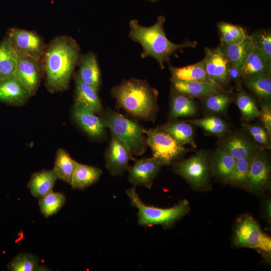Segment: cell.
<instances>
[{
  "label": "cell",
  "instance_id": "obj_1",
  "mask_svg": "<svg viewBox=\"0 0 271 271\" xmlns=\"http://www.w3.org/2000/svg\"><path fill=\"white\" fill-rule=\"evenodd\" d=\"M81 57L79 44L70 36H57L47 44L42 62L44 84L49 92L68 89Z\"/></svg>",
  "mask_w": 271,
  "mask_h": 271
},
{
  "label": "cell",
  "instance_id": "obj_2",
  "mask_svg": "<svg viewBox=\"0 0 271 271\" xmlns=\"http://www.w3.org/2000/svg\"><path fill=\"white\" fill-rule=\"evenodd\" d=\"M166 18L163 16L158 17L154 25L146 27L140 25L137 20L129 22V38L141 44L143 48L141 57L154 58L160 67L165 68L164 63L169 62L170 57L176 52L186 48H196L197 41L188 40L182 44H175L166 37L164 24Z\"/></svg>",
  "mask_w": 271,
  "mask_h": 271
},
{
  "label": "cell",
  "instance_id": "obj_3",
  "mask_svg": "<svg viewBox=\"0 0 271 271\" xmlns=\"http://www.w3.org/2000/svg\"><path fill=\"white\" fill-rule=\"evenodd\" d=\"M111 93L117 105L128 114L144 120H155L159 110L158 91L146 80H124L114 86Z\"/></svg>",
  "mask_w": 271,
  "mask_h": 271
},
{
  "label": "cell",
  "instance_id": "obj_4",
  "mask_svg": "<svg viewBox=\"0 0 271 271\" xmlns=\"http://www.w3.org/2000/svg\"><path fill=\"white\" fill-rule=\"evenodd\" d=\"M125 192L131 205L138 210V223L141 226L159 225L168 229L190 211V203L186 199L172 207L162 208L145 204L138 194L135 186L127 189Z\"/></svg>",
  "mask_w": 271,
  "mask_h": 271
},
{
  "label": "cell",
  "instance_id": "obj_5",
  "mask_svg": "<svg viewBox=\"0 0 271 271\" xmlns=\"http://www.w3.org/2000/svg\"><path fill=\"white\" fill-rule=\"evenodd\" d=\"M211 152L198 150L190 157L174 163L173 171L183 178L192 189L198 191L212 189L210 155Z\"/></svg>",
  "mask_w": 271,
  "mask_h": 271
},
{
  "label": "cell",
  "instance_id": "obj_6",
  "mask_svg": "<svg viewBox=\"0 0 271 271\" xmlns=\"http://www.w3.org/2000/svg\"><path fill=\"white\" fill-rule=\"evenodd\" d=\"M102 114L106 127L126 145L132 156H140L146 152L148 146L146 137L140 125L112 110Z\"/></svg>",
  "mask_w": 271,
  "mask_h": 271
},
{
  "label": "cell",
  "instance_id": "obj_7",
  "mask_svg": "<svg viewBox=\"0 0 271 271\" xmlns=\"http://www.w3.org/2000/svg\"><path fill=\"white\" fill-rule=\"evenodd\" d=\"M144 132L147 135V146L152 152L153 157L163 166L172 165L189 151L158 127L144 129Z\"/></svg>",
  "mask_w": 271,
  "mask_h": 271
},
{
  "label": "cell",
  "instance_id": "obj_8",
  "mask_svg": "<svg viewBox=\"0 0 271 271\" xmlns=\"http://www.w3.org/2000/svg\"><path fill=\"white\" fill-rule=\"evenodd\" d=\"M234 242L238 247L256 249L265 254H270V238L262 231L254 219L249 215H243L237 220Z\"/></svg>",
  "mask_w": 271,
  "mask_h": 271
},
{
  "label": "cell",
  "instance_id": "obj_9",
  "mask_svg": "<svg viewBox=\"0 0 271 271\" xmlns=\"http://www.w3.org/2000/svg\"><path fill=\"white\" fill-rule=\"evenodd\" d=\"M236 160L254 157L263 149L243 129L231 131L218 138L217 147Z\"/></svg>",
  "mask_w": 271,
  "mask_h": 271
},
{
  "label": "cell",
  "instance_id": "obj_10",
  "mask_svg": "<svg viewBox=\"0 0 271 271\" xmlns=\"http://www.w3.org/2000/svg\"><path fill=\"white\" fill-rule=\"evenodd\" d=\"M18 56L26 55L42 59L47 44L36 32L17 27L9 28L6 34Z\"/></svg>",
  "mask_w": 271,
  "mask_h": 271
},
{
  "label": "cell",
  "instance_id": "obj_11",
  "mask_svg": "<svg viewBox=\"0 0 271 271\" xmlns=\"http://www.w3.org/2000/svg\"><path fill=\"white\" fill-rule=\"evenodd\" d=\"M204 50L205 68L212 82L225 90H232L228 74L230 64L221 45Z\"/></svg>",
  "mask_w": 271,
  "mask_h": 271
},
{
  "label": "cell",
  "instance_id": "obj_12",
  "mask_svg": "<svg viewBox=\"0 0 271 271\" xmlns=\"http://www.w3.org/2000/svg\"><path fill=\"white\" fill-rule=\"evenodd\" d=\"M271 164L266 150L263 149L252 159L245 189L253 193H260L269 185Z\"/></svg>",
  "mask_w": 271,
  "mask_h": 271
},
{
  "label": "cell",
  "instance_id": "obj_13",
  "mask_svg": "<svg viewBox=\"0 0 271 271\" xmlns=\"http://www.w3.org/2000/svg\"><path fill=\"white\" fill-rule=\"evenodd\" d=\"M132 154L118 137L111 133V140L105 155L106 169L112 176H121L127 171Z\"/></svg>",
  "mask_w": 271,
  "mask_h": 271
},
{
  "label": "cell",
  "instance_id": "obj_14",
  "mask_svg": "<svg viewBox=\"0 0 271 271\" xmlns=\"http://www.w3.org/2000/svg\"><path fill=\"white\" fill-rule=\"evenodd\" d=\"M96 114L85 104L75 102L72 116L75 122L89 137L100 140L106 136V126L102 117Z\"/></svg>",
  "mask_w": 271,
  "mask_h": 271
},
{
  "label": "cell",
  "instance_id": "obj_15",
  "mask_svg": "<svg viewBox=\"0 0 271 271\" xmlns=\"http://www.w3.org/2000/svg\"><path fill=\"white\" fill-rule=\"evenodd\" d=\"M15 74L28 89L31 95H35L43 78L42 59L26 55L18 56Z\"/></svg>",
  "mask_w": 271,
  "mask_h": 271
},
{
  "label": "cell",
  "instance_id": "obj_16",
  "mask_svg": "<svg viewBox=\"0 0 271 271\" xmlns=\"http://www.w3.org/2000/svg\"><path fill=\"white\" fill-rule=\"evenodd\" d=\"M163 166L153 157L139 159L127 169L128 181L133 186L151 189Z\"/></svg>",
  "mask_w": 271,
  "mask_h": 271
},
{
  "label": "cell",
  "instance_id": "obj_17",
  "mask_svg": "<svg viewBox=\"0 0 271 271\" xmlns=\"http://www.w3.org/2000/svg\"><path fill=\"white\" fill-rule=\"evenodd\" d=\"M31 96L15 74L0 79V101L14 106H22L27 102Z\"/></svg>",
  "mask_w": 271,
  "mask_h": 271
},
{
  "label": "cell",
  "instance_id": "obj_18",
  "mask_svg": "<svg viewBox=\"0 0 271 271\" xmlns=\"http://www.w3.org/2000/svg\"><path fill=\"white\" fill-rule=\"evenodd\" d=\"M236 160L217 148L210 155L211 177L223 183L229 184Z\"/></svg>",
  "mask_w": 271,
  "mask_h": 271
},
{
  "label": "cell",
  "instance_id": "obj_19",
  "mask_svg": "<svg viewBox=\"0 0 271 271\" xmlns=\"http://www.w3.org/2000/svg\"><path fill=\"white\" fill-rule=\"evenodd\" d=\"M171 81L172 89L193 99L200 98L225 90L211 83L195 81Z\"/></svg>",
  "mask_w": 271,
  "mask_h": 271
},
{
  "label": "cell",
  "instance_id": "obj_20",
  "mask_svg": "<svg viewBox=\"0 0 271 271\" xmlns=\"http://www.w3.org/2000/svg\"><path fill=\"white\" fill-rule=\"evenodd\" d=\"M235 96L232 90H224L199 99L207 115L227 116L228 107Z\"/></svg>",
  "mask_w": 271,
  "mask_h": 271
},
{
  "label": "cell",
  "instance_id": "obj_21",
  "mask_svg": "<svg viewBox=\"0 0 271 271\" xmlns=\"http://www.w3.org/2000/svg\"><path fill=\"white\" fill-rule=\"evenodd\" d=\"M240 73L242 79L255 74H271V62L251 44L240 67Z\"/></svg>",
  "mask_w": 271,
  "mask_h": 271
},
{
  "label": "cell",
  "instance_id": "obj_22",
  "mask_svg": "<svg viewBox=\"0 0 271 271\" xmlns=\"http://www.w3.org/2000/svg\"><path fill=\"white\" fill-rule=\"evenodd\" d=\"M198 106L193 98L181 94L171 88L170 94L169 119L175 120L179 117L195 115Z\"/></svg>",
  "mask_w": 271,
  "mask_h": 271
},
{
  "label": "cell",
  "instance_id": "obj_23",
  "mask_svg": "<svg viewBox=\"0 0 271 271\" xmlns=\"http://www.w3.org/2000/svg\"><path fill=\"white\" fill-rule=\"evenodd\" d=\"M77 73L84 82L98 92L101 85V73L96 55L89 52L82 55Z\"/></svg>",
  "mask_w": 271,
  "mask_h": 271
},
{
  "label": "cell",
  "instance_id": "obj_24",
  "mask_svg": "<svg viewBox=\"0 0 271 271\" xmlns=\"http://www.w3.org/2000/svg\"><path fill=\"white\" fill-rule=\"evenodd\" d=\"M168 133L180 145L184 146L188 145L196 149L195 142V130L193 124L186 120H170L168 123L158 127Z\"/></svg>",
  "mask_w": 271,
  "mask_h": 271
},
{
  "label": "cell",
  "instance_id": "obj_25",
  "mask_svg": "<svg viewBox=\"0 0 271 271\" xmlns=\"http://www.w3.org/2000/svg\"><path fill=\"white\" fill-rule=\"evenodd\" d=\"M246 88L256 97L259 104L271 101V75L261 73L242 79Z\"/></svg>",
  "mask_w": 271,
  "mask_h": 271
},
{
  "label": "cell",
  "instance_id": "obj_26",
  "mask_svg": "<svg viewBox=\"0 0 271 271\" xmlns=\"http://www.w3.org/2000/svg\"><path fill=\"white\" fill-rule=\"evenodd\" d=\"M169 69L171 74V80L195 81L213 84L206 71L204 59L195 64L181 67L170 65Z\"/></svg>",
  "mask_w": 271,
  "mask_h": 271
},
{
  "label": "cell",
  "instance_id": "obj_27",
  "mask_svg": "<svg viewBox=\"0 0 271 271\" xmlns=\"http://www.w3.org/2000/svg\"><path fill=\"white\" fill-rule=\"evenodd\" d=\"M74 80L75 102L83 103L96 114L102 115L104 112L98 92L91 86L82 81L77 72L75 73Z\"/></svg>",
  "mask_w": 271,
  "mask_h": 271
},
{
  "label": "cell",
  "instance_id": "obj_28",
  "mask_svg": "<svg viewBox=\"0 0 271 271\" xmlns=\"http://www.w3.org/2000/svg\"><path fill=\"white\" fill-rule=\"evenodd\" d=\"M57 179L53 170H43L32 175L28 187L34 197L41 198L52 190Z\"/></svg>",
  "mask_w": 271,
  "mask_h": 271
},
{
  "label": "cell",
  "instance_id": "obj_29",
  "mask_svg": "<svg viewBox=\"0 0 271 271\" xmlns=\"http://www.w3.org/2000/svg\"><path fill=\"white\" fill-rule=\"evenodd\" d=\"M78 163L67 151L60 148L56 152L53 170L58 179L70 185Z\"/></svg>",
  "mask_w": 271,
  "mask_h": 271
},
{
  "label": "cell",
  "instance_id": "obj_30",
  "mask_svg": "<svg viewBox=\"0 0 271 271\" xmlns=\"http://www.w3.org/2000/svg\"><path fill=\"white\" fill-rule=\"evenodd\" d=\"M101 175L100 168L78 163L70 185L73 189H84L96 183Z\"/></svg>",
  "mask_w": 271,
  "mask_h": 271
},
{
  "label": "cell",
  "instance_id": "obj_31",
  "mask_svg": "<svg viewBox=\"0 0 271 271\" xmlns=\"http://www.w3.org/2000/svg\"><path fill=\"white\" fill-rule=\"evenodd\" d=\"M18 56L6 36L0 43V79L15 74Z\"/></svg>",
  "mask_w": 271,
  "mask_h": 271
},
{
  "label": "cell",
  "instance_id": "obj_32",
  "mask_svg": "<svg viewBox=\"0 0 271 271\" xmlns=\"http://www.w3.org/2000/svg\"><path fill=\"white\" fill-rule=\"evenodd\" d=\"M209 134L219 138L230 130L229 124L218 115H206L203 117L187 120Z\"/></svg>",
  "mask_w": 271,
  "mask_h": 271
},
{
  "label": "cell",
  "instance_id": "obj_33",
  "mask_svg": "<svg viewBox=\"0 0 271 271\" xmlns=\"http://www.w3.org/2000/svg\"><path fill=\"white\" fill-rule=\"evenodd\" d=\"M234 100L241 114L242 121L249 122L259 115L255 98L243 87L236 93Z\"/></svg>",
  "mask_w": 271,
  "mask_h": 271
},
{
  "label": "cell",
  "instance_id": "obj_34",
  "mask_svg": "<svg viewBox=\"0 0 271 271\" xmlns=\"http://www.w3.org/2000/svg\"><path fill=\"white\" fill-rule=\"evenodd\" d=\"M220 45L230 64L240 69L251 45L249 35L246 39L237 43L230 44L220 43Z\"/></svg>",
  "mask_w": 271,
  "mask_h": 271
},
{
  "label": "cell",
  "instance_id": "obj_35",
  "mask_svg": "<svg viewBox=\"0 0 271 271\" xmlns=\"http://www.w3.org/2000/svg\"><path fill=\"white\" fill-rule=\"evenodd\" d=\"M220 43L230 44L246 39L249 35L245 30L237 25L220 21L217 24Z\"/></svg>",
  "mask_w": 271,
  "mask_h": 271
},
{
  "label": "cell",
  "instance_id": "obj_36",
  "mask_svg": "<svg viewBox=\"0 0 271 271\" xmlns=\"http://www.w3.org/2000/svg\"><path fill=\"white\" fill-rule=\"evenodd\" d=\"M66 200L63 193L52 190L40 198L38 204L41 213L47 218L58 212L64 206Z\"/></svg>",
  "mask_w": 271,
  "mask_h": 271
},
{
  "label": "cell",
  "instance_id": "obj_37",
  "mask_svg": "<svg viewBox=\"0 0 271 271\" xmlns=\"http://www.w3.org/2000/svg\"><path fill=\"white\" fill-rule=\"evenodd\" d=\"M254 157L236 160L234 169L229 182V184L245 189L250 166Z\"/></svg>",
  "mask_w": 271,
  "mask_h": 271
},
{
  "label": "cell",
  "instance_id": "obj_38",
  "mask_svg": "<svg viewBox=\"0 0 271 271\" xmlns=\"http://www.w3.org/2000/svg\"><path fill=\"white\" fill-rule=\"evenodd\" d=\"M12 271L42 270L40 266L38 257L30 253H21L18 255L9 265Z\"/></svg>",
  "mask_w": 271,
  "mask_h": 271
},
{
  "label": "cell",
  "instance_id": "obj_39",
  "mask_svg": "<svg viewBox=\"0 0 271 271\" xmlns=\"http://www.w3.org/2000/svg\"><path fill=\"white\" fill-rule=\"evenodd\" d=\"M243 128L250 137L259 145L265 150L271 148V136L263 126L257 124H251L242 121Z\"/></svg>",
  "mask_w": 271,
  "mask_h": 271
},
{
  "label": "cell",
  "instance_id": "obj_40",
  "mask_svg": "<svg viewBox=\"0 0 271 271\" xmlns=\"http://www.w3.org/2000/svg\"><path fill=\"white\" fill-rule=\"evenodd\" d=\"M252 46L259 50L271 62V32L270 30H260L249 35Z\"/></svg>",
  "mask_w": 271,
  "mask_h": 271
},
{
  "label": "cell",
  "instance_id": "obj_41",
  "mask_svg": "<svg viewBox=\"0 0 271 271\" xmlns=\"http://www.w3.org/2000/svg\"><path fill=\"white\" fill-rule=\"evenodd\" d=\"M259 118L262 126L271 136V102L259 103Z\"/></svg>",
  "mask_w": 271,
  "mask_h": 271
},
{
  "label": "cell",
  "instance_id": "obj_42",
  "mask_svg": "<svg viewBox=\"0 0 271 271\" xmlns=\"http://www.w3.org/2000/svg\"><path fill=\"white\" fill-rule=\"evenodd\" d=\"M270 201L268 200L265 204V213L268 220H270Z\"/></svg>",
  "mask_w": 271,
  "mask_h": 271
},
{
  "label": "cell",
  "instance_id": "obj_43",
  "mask_svg": "<svg viewBox=\"0 0 271 271\" xmlns=\"http://www.w3.org/2000/svg\"><path fill=\"white\" fill-rule=\"evenodd\" d=\"M150 1V2H156L159 0H149Z\"/></svg>",
  "mask_w": 271,
  "mask_h": 271
}]
</instances>
